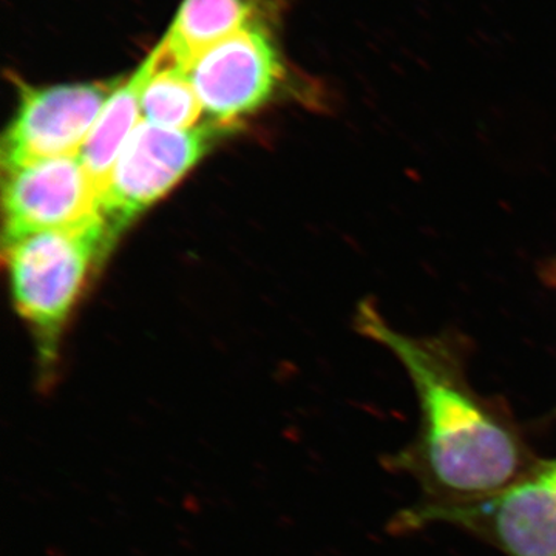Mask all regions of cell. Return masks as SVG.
Returning a JSON list of instances; mask_svg holds the SVG:
<instances>
[{
  "instance_id": "9",
  "label": "cell",
  "mask_w": 556,
  "mask_h": 556,
  "mask_svg": "<svg viewBox=\"0 0 556 556\" xmlns=\"http://www.w3.org/2000/svg\"><path fill=\"white\" fill-rule=\"evenodd\" d=\"M159 64L160 50L156 47L142 61L137 72L129 79H124L118 89L113 91L98 116L86 144L80 149V163L84 164L87 174L93 179L101 193L108 186L110 174L118 160L121 150L139 124L142 93Z\"/></svg>"
},
{
  "instance_id": "8",
  "label": "cell",
  "mask_w": 556,
  "mask_h": 556,
  "mask_svg": "<svg viewBox=\"0 0 556 556\" xmlns=\"http://www.w3.org/2000/svg\"><path fill=\"white\" fill-rule=\"evenodd\" d=\"M263 17L262 0H185L159 43L161 60L186 72L201 53Z\"/></svg>"
},
{
  "instance_id": "5",
  "label": "cell",
  "mask_w": 556,
  "mask_h": 556,
  "mask_svg": "<svg viewBox=\"0 0 556 556\" xmlns=\"http://www.w3.org/2000/svg\"><path fill=\"white\" fill-rule=\"evenodd\" d=\"M124 79L36 87L21 84L16 115L3 135V170L78 156L105 102Z\"/></svg>"
},
{
  "instance_id": "3",
  "label": "cell",
  "mask_w": 556,
  "mask_h": 556,
  "mask_svg": "<svg viewBox=\"0 0 556 556\" xmlns=\"http://www.w3.org/2000/svg\"><path fill=\"white\" fill-rule=\"evenodd\" d=\"M396 530L447 525L493 544L507 556H556V459L492 495L431 501L399 515Z\"/></svg>"
},
{
  "instance_id": "10",
  "label": "cell",
  "mask_w": 556,
  "mask_h": 556,
  "mask_svg": "<svg viewBox=\"0 0 556 556\" xmlns=\"http://www.w3.org/2000/svg\"><path fill=\"white\" fill-rule=\"evenodd\" d=\"M141 113L146 123L172 130L197 127L203 113L199 94L185 70L163 62L161 51L159 67L142 93Z\"/></svg>"
},
{
  "instance_id": "7",
  "label": "cell",
  "mask_w": 556,
  "mask_h": 556,
  "mask_svg": "<svg viewBox=\"0 0 556 556\" xmlns=\"http://www.w3.org/2000/svg\"><path fill=\"white\" fill-rule=\"evenodd\" d=\"M100 189L78 156H65L5 169L3 241L72 228L100 214Z\"/></svg>"
},
{
  "instance_id": "2",
  "label": "cell",
  "mask_w": 556,
  "mask_h": 556,
  "mask_svg": "<svg viewBox=\"0 0 556 556\" xmlns=\"http://www.w3.org/2000/svg\"><path fill=\"white\" fill-rule=\"evenodd\" d=\"M104 218L46 230L5 244L14 303L38 336L42 386L51 382L62 325L86 283L87 274L112 247Z\"/></svg>"
},
{
  "instance_id": "4",
  "label": "cell",
  "mask_w": 556,
  "mask_h": 556,
  "mask_svg": "<svg viewBox=\"0 0 556 556\" xmlns=\"http://www.w3.org/2000/svg\"><path fill=\"white\" fill-rule=\"evenodd\" d=\"M214 127L172 130L144 119L135 127L102 190L100 215L113 239L155 203L211 149Z\"/></svg>"
},
{
  "instance_id": "1",
  "label": "cell",
  "mask_w": 556,
  "mask_h": 556,
  "mask_svg": "<svg viewBox=\"0 0 556 556\" xmlns=\"http://www.w3.org/2000/svg\"><path fill=\"white\" fill-rule=\"evenodd\" d=\"M358 328L390 350L412 379L420 430L399 459L417 471L434 501L492 495L536 466L515 428L471 391L444 345L402 334L371 305L362 306Z\"/></svg>"
},
{
  "instance_id": "6",
  "label": "cell",
  "mask_w": 556,
  "mask_h": 556,
  "mask_svg": "<svg viewBox=\"0 0 556 556\" xmlns=\"http://www.w3.org/2000/svg\"><path fill=\"white\" fill-rule=\"evenodd\" d=\"M186 75L208 118L232 124L269 101L283 78V65L263 17L201 53Z\"/></svg>"
}]
</instances>
